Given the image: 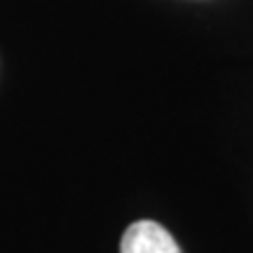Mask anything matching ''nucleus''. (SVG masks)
<instances>
[{"instance_id":"obj_1","label":"nucleus","mask_w":253,"mask_h":253,"mask_svg":"<svg viewBox=\"0 0 253 253\" xmlns=\"http://www.w3.org/2000/svg\"><path fill=\"white\" fill-rule=\"evenodd\" d=\"M120 253H183L171 232L155 220H136L120 239Z\"/></svg>"}]
</instances>
